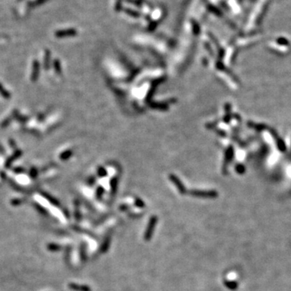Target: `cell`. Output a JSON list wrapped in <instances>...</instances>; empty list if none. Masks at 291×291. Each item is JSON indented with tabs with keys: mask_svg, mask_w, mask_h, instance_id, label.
Segmentation results:
<instances>
[{
	"mask_svg": "<svg viewBox=\"0 0 291 291\" xmlns=\"http://www.w3.org/2000/svg\"><path fill=\"white\" fill-rule=\"evenodd\" d=\"M156 221H157L156 220V218H153L151 220V222H150L149 225H148L147 230H146V231L145 238L146 240H148L151 237L152 232H153L154 228H155V223H156Z\"/></svg>",
	"mask_w": 291,
	"mask_h": 291,
	"instance_id": "1",
	"label": "cell"
},
{
	"mask_svg": "<svg viewBox=\"0 0 291 291\" xmlns=\"http://www.w3.org/2000/svg\"><path fill=\"white\" fill-rule=\"evenodd\" d=\"M196 196L205 197H214L216 196V193L214 192H193Z\"/></svg>",
	"mask_w": 291,
	"mask_h": 291,
	"instance_id": "2",
	"label": "cell"
},
{
	"mask_svg": "<svg viewBox=\"0 0 291 291\" xmlns=\"http://www.w3.org/2000/svg\"><path fill=\"white\" fill-rule=\"evenodd\" d=\"M224 283L226 287L231 290H235L238 288V284L235 282H225Z\"/></svg>",
	"mask_w": 291,
	"mask_h": 291,
	"instance_id": "3",
	"label": "cell"
},
{
	"mask_svg": "<svg viewBox=\"0 0 291 291\" xmlns=\"http://www.w3.org/2000/svg\"><path fill=\"white\" fill-rule=\"evenodd\" d=\"M125 12L128 14H130V15H133V16H139V14H138V12H134V11L131 9H125Z\"/></svg>",
	"mask_w": 291,
	"mask_h": 291,
	"instance_id": "4",
	"label": "cell"
}]
</instances>
